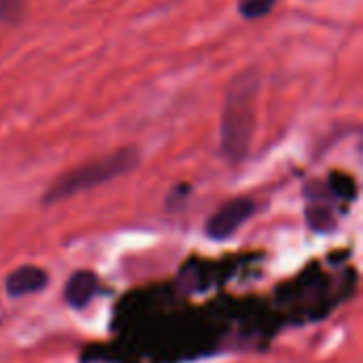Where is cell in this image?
Here are the masks:
<instances>
[{"mask_svg":"<svg viewBox=\"0 0 363 363\" xmlns=\"http://www.w3.org/2000/svg\"><path fill=\"white\" fill-rule=\"evenodd\" d=\"M257 94V70H245L228 85V96L221 115V153L230 162H240L249 155L255 132Z\"/></svg>","mask_w":363,"mask_h":363,"instance_id":"6da1fadb","label":"cell"},{"mask_svg":"<svg viewBox=\"0 0 363 363\" xmlns=\"http://www.w3.org/2000/svg\"><path fill=\"white\" fill-rule=\"evenodd\" d=\"M138 164H140V151L136 147H123L108 155L89 160V162L74 166L68 172L60 174L45 191L43 204H57V202L72 198L81 191L104 185L117 177H123V174L136 170Z\"/></svg>","mask_w":363,"mask_h":363,"instance_id":"7a4b0ae2","label":"cell"},{"mask_svg":"<svg viewBox=\"0 0 363 363\" xmlns=\"http://www.w3.org/2000/svg\"><path fill=\"white\" fill-rule=\"evenodd\" d=\"M257 211L255 200L251 198H234L225 202L208 221H206V236L213 240H228L232 238L240 225H245Z\"/></svg>","mask_w":363,"mask_h":363,"instance_id":"3957f363","label":"cell"},{"mask_svg":"<svg viewBox=\"0 0 363 363\" xmlns=\"http://www.w3.org/2000/svg\"><path fill=\"white\" fill-rule=\"evenodd\" d=\"M47 283H49V277L43 268L21 266V268H15L4 279V289L11 298H26V296L43 291L47 287Z\"/></svg>","mask_w":363,"mask_h":363,"instance_id":"277c9868","label":"cell"},{"mask_svg":"<svg viewBox=\"0 0 363 363\" xmlns=\"http://www.w3.org/2000/svg\"><path fill=\"white\" fill-rule=\"evenodd\" d=\"M98 291V277L89 270H79L70 274L64 287V300L70 308H85Z\"/></svg>","mask_w":363,"mask_h":363,"instance_id":"5b68a950","label":"cell"},{"mask_svg":"<svg viewBox=\"0 0 363 363\" xmlns=\"http://www.w3.org/2000/svg\"><path fill=\"white\" fill-rule=\"evenodd\" d=\"M328 183H330V189H332L336 196H340V198H349V200H353V198L357 196V185H355L353 177H349V174L332 172V174H330V179H328Z\"/></svg>","mask_w":363,"mask_h":363,"instance_id":"8992f818","label":"cell"},{"mask_svg":"<svg viewBox=\"0 0 363 363\" xmlns=\"http://www.w3.org/2000/svg\"><path fill=\"white\" fill-rule=\"evenodd\" d=\"M277 6V0H242L238 11L245 19H262Z\"/></svg>","mask_w":363,"mask_h":363,"instance_id":"52a82bcc","label":"cell"},{"mask_svg":"<svg viewBox=\"0 0 363 363\" xmlns=\"http://www.w3.org/2000/svg\"><path fill=\"white\" fill-rule=\"evenodd\" d=\"M306 219H308V225L317 232H330L334 228V217L325 206H308Z\"/></svg>","mask_w":363,"mask_h":363,"instance_id":"ba28073f","label":"cell"},{"mask_svg":"<svg viewBox=\"0 0 363 363\" xmlns=\"http://www.w3.org/2000/svg\"><path fill=\"white\" fill-rule=\"evenodd\" d=\"M23 17V0H0V23H19Z\"/></svg>","mask_w":363,"mask_h":363,"instance_id":"9c48e42d","label":"cell"}]
</instances>
